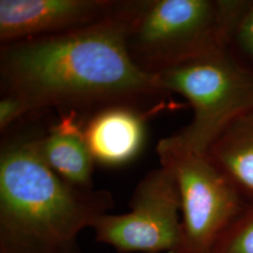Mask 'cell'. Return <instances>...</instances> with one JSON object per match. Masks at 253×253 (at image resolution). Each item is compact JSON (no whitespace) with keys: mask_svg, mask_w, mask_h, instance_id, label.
Returning <instances> with one entry per match:
<instances>
[{"mask_svg":"<svg viewBox=\"0 0 253 253\" xmlns=\"http://www.w3.org/2000/svg\"><path fill=\"white\" fill-rule=\"evenodd\" d=\"M227 0L132 2L126 44L147 73L223 50Z\"/></svg>","mask_w":253,"mask_h":253,"instance_id":"277c9868","label":"cell"},{"mask_svg":"<svg viewBox=\"0 0 253 253\" xmlns=\"http://www.w3.org/2000/svg\"><path fill=\"white\" fill-rule=\"evenodd\" d=\"M208 156L231 181L245 205H253V110L227 127Z\"/></svg>","mask_w":253,"mask_h":253,"instance_id":"30bf717a","label":"cell"},{"mask_svg":"<svg viewBox=\"0 0 253 253\" xmlns=\"http://www.w3.org/2000/svg\"><path fill=\"white\" fill-rule=\"evenodd\" d=\"M212 253H253V205H245L217 239Z\"/></svg>","mask_w":253,"mask_h":253,"instance_id":"7c38bea8","label":"cell"},{"mask_svg":"<svg viewBox=\"0 0 253 253\" xmlns=\"http://www.w3.org/2000/svg\"><path fill=\"white\" fill-rule=\"evenodd\" d=\"M145 116L126 104L101 109L84 127V135L95 163L119 166L140 153L145 139Z\"/></svg>","mask_w":253,"mask_h":253,"instance_id":"ba28073f","label":"cell"},{"mask_svg":"<svg viewBox=\"0 0 253 253\" xmlns=\"http://www.w3.org/2000/svg\"><path fill=\"white\" fill-rule=\"evenodd\" d=\"M129 212L106 214L93 226L96 239L121 253H172L181 231L179 192L172 174L160 167L138 184Z\"/></svg>","mask_w":253,"mask_h":253,"instance_id":"8992f818","label":"cell"},{"mask_svg":"<svg viewBox=\"0 0 253 253\" xmlns=\"http://www.w3.org/2000/svg\"><path fill=\"white\" fill-rule=\"evenodd\" d=\"M132 2L118 3L100 22L5 44L1 78L6 95L28 111L49 106L123 104L161 93L153 74L136 65L126 36Z\"/></svg>","mask_w":253,"mask_h":253,"instance_id":"6da1fadb","label":"cell"},{"mask_svg":"<svg viewBox=\"0 0 253 253\" xmlns=\"http://www.w3.org/2000/svg\"><path fill=\"white\" fill-rule=\"evenodd\" d=\"M28 112L26 104L15 96L5 95L0 100V128L4 130L19 117Z\"/></svg>","mask_w":253,"mask_h":253,"instance_id":"4fadbf2b","label":"cell"},{"mask_svg":"<svg viewBox=\"0 0 253 253\" xmlns=\"http://www.w3.org/2000/svg\"><path fill=\"white\" fill-rule=\"evenodd\" d=\"M108 191L82 189L46 164L36 142L0 155V253H82L78 236L108 214Z\"/></svg>","mask_w":253,"mask_h":253,"instance_id":"7a4b0ae2","label":"cell"},{"mask_svg":"<svg viewBox=\"0 0 253 253\" xmlns=\"http://www.w3.org/2000/svg\"><path fill=\"white\" fill-rule=\"evenodd\" d=\"M153 77L161 93L179 94L193 109L190 124L164 138L187 151L207 155L235 119L253 110V79L224 50L166 68Z\"/></svg>","mask_w":253,"mask_h":253,"instance_id":"3957f363","label":"cell"},{"mask_svg":"<svg viewBox=\"0 0 253 253\" xmlns=\"http://www.w3.org/2000/svg\"><path fill=\"white\" fill-rule=\"evenodd\" d=\"M117 4L104 0H1L0 39L9 44L86 27L106 18Z\"/></svg>","mask_w":253,"mask_h":253,"instance_id":"52a82bcc","label":"cell"},{"mask_svg":"<svg viewBox=\"0 0 253 253\" xmlns=\"http://www.w3.org/2000/svg\"><path fill=\"white\" fill-rule=\"evenodd\" d=\"M161 166L172 174L181 204L179 242L172 253H212L217 239L245 203L207 155L193 153L162 139L157 145Z\"/></svg>","mask_w":253,"mask_h":253,"instance_id":"5b68a950","label":"cell"},{"mask_svg":"<svg viewBox=\"0 0 253 253\" xmlns=\"http://www.w3.org/2000/svg\"><path fill=\"white\" fill-rule=\"evenodd\" d=\"M223 50L253 79V0H227Z\"/></svg>","mask_w":253,"mask_h":253,"instance_id":"8fae6325","label":"cell"},{"mask_svg":"<svg viewBox=\"0 0 253 253\" xmlns=\"http://www.w3.org/2000/svg\"><path fill=\"white\" fill-rule=\"evenodd\" d=\"M46 164L62 179L82 189H92L94 160L84 129L70 116L52 126L49 133L35 140Z\"/></svg>","mask_w":253,"mask_h":253,"instance_id":"9c48e42d","label":"cell"}]
</instances>
